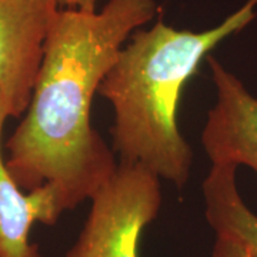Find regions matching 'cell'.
<instances>
[{"label": "cell", "instance_id": "6da1fadb", "mask_svg": "<svg viewBox=\"0 0 257 257\" xmlns=\"http://www.w3.org/2000/svg\"><path fill=\"white\" fill-rule=\"evenodd\" d=\"M156 0H109L101 10L60 9L50 28L33 93L6 145V165L30 192L46 184L62 214L116 172L111 149L92 124V103L111 64Z\"/></svg>", "mask_w": 257, "mask_h": 257}, {"label": "cell", "instance_id": "7a4b0ae2", "mask_svg": "<svg viewBox=\"0 0 257 257\" xmlns=\"http://www.w3.org/2000/svg\"><path fill=\"white\" fill-rule=\"evenodd\" d=\"M256 8L257 0H247L204 32L159 20L128 37L99 86L113 109L111 138L120 162L143 166L177 187L187 183L193 150L177 124L184 84L214 47L256 18Z\"/></svg>", "mask_w": 257, "mask_h": 257}, {"label": "cell", "instance_id": "3957f363", "mask_svg": "<svg viewBox=\"0 0 257 257\" xmlns=\"http://www.w3.org/2000/svg\"><path fill=\"white\" fill-rule=\"evenodd\" d=\"M90 200L86 223L66 257H139L142 233L162 207L160 179L143 166L120 162Z\"/></svg>", "mask_w": 257, "mask_h": 257}, {"label": "cell", "instance_id": "277c9868", "mask_svg": "<svg viewBox=\"0 0 257 257\" xmlns=\"http://www.w3.org/2000/svg\"><path fill=\"white\" fill-rule=\"evenodd\" d=\"M60 9L57 0H0V97L10 117L28 109Z\"/></svg>", "mask_w": 257, "mask_h": 257}, {"label": "cell", "instance_id": "5b68a950", "mask_svg": "<svg viewBox=\"0 0 257 257\" xmlns=\"http://www.w3.org/2000/svg\"><path fill=\"white\" fill-rule=\"evenodd\" d=\"M206 62L216 100L203 126V150L211 165L247 166L257 175V97L216 57Z\"/></svg>", "mask_w": 257, "mask_h": 257}, {"label": "cell", "instance_id": "8992f818", "mask_svg": "<svg viewBox=\"0 0 257 257\" xmlns=\"http://www.w3.org/2000/svg\"><path fill=\"white\" fill-rule=\"evenodd\" d=\"M8 117L9 111L0 97V257H43L30 240L32 227L35 223L53 226L62 214L46 184L26 192L9 172L2 150Z\"/></svg>", "mask_w": 257, "mask_h": 257}, {"label": "cell", "instance_id": "52a82bcc", "mask_svg": "<svg viewBox=\"0 0 257 257\" xmlns=\"http://www.w3.org/2000/svg\"><path fill=\"white\" fill-rule=\"evenodd\" d=\"M236 172L234 165H211L202 184L204 217L216 234L236 239L257 257V214L240 194Z\"/></svg>", "mask_w": 257, "mask_h": 257}, {"label": "cell", "instance_id": "ba28073f", "mask_svg": "<svg viewBox=\"0 0 257 257\" xmlns=\"http://www.w3.org/2000/svg\"><path fill=\"white\" fill-rule=\"evenodd\" d=\"M211 257H250L244 246L233 237L216 234Z\"/></svg>", "mask_w": 257, "mask_h": 257}, {"label": "cell", "instance_id": "9c48e42d", "mask_svg": "<svg viewBox=\"0 0 257 257\" xmlns=\"http://www.w3.org/2000/svg\"><path fill=\"white\" fill-rule=\"evenodd\" d=\"M100 0H57L62 9H77V10H92L97 9V3Z\"/></svg>", "mask_w": 257, "mask_h": 257}]
</instances>
